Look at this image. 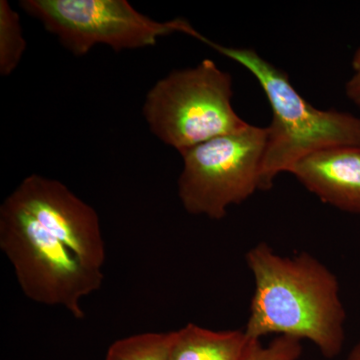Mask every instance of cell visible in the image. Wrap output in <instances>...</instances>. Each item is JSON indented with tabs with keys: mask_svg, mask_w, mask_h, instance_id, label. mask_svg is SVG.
Segmentation results:
<instances>
[{
	"mask_svg": "<svg viewBox=\"0 0 360 360\" xmlns=\"http://www.w3.org/2000/svg\"><path fill=\"white\" fill-rule=\"evenodd\" d=\"M8 198L87 266L103 270L106 252L98 214L63 182L32 174Z\"/></svg>",
	"mask_w": 360,
	"mask_h": 360,
	"instance_id": "obj_7",
	"label": "cell"
},
{
	"mask_svg": "<svg viewBox=\"0 0 360 360\" xmlns=\"http://www.w3.org/2000/svg\"><path fill=\"white\" fill-rule=\"evenodd\" d=\"M0 248L30 300L84 319L80 302L101 290L103 270L87 266L8 196L0 207Z\"/></svg>",
	"mask_w": 360,
	"mask_h": 360,
	"instance_id": "obj_4",
	"label": "cell"
},
{
	"mask_svg": "<svg viewBox=\"0 0 360 360\" xmlns=\"http://www.w3.org/2000/svg\"><path fill=\"white\" fill-rule=\"evenodd\" d=\"M232 77L212 59L174 70L148 92L144 118L150 131L179 153L250 123L232 106Z\"/></svg>",
	"mask_w": 360,
	"mask_h": 360,
	"instance_id": "obj_3",
	"label": "cell"
},
{
	"mask_svg": "<svg viewBox=\"0 0 360 360\" xmlns=\"http://www.w3.org/2000/svg\"><path fill=\"white\" fill-rule=\"evenodd\" d=\"M345 92L350 101L360 110V72H356L345 85Z\"/></svg>",
	"mask_w": 360,
	"mask_h": 360,
	"instance_id": "obj_13",
	"label": "cell"
},
{
	"mask_svg": "<svg viewBox=\"0 0 360 360\" xmlns=\"http://www.w3.org/2000/svg\"><path fill=\"white\" fill-rule=\"evenodd\" d=\"M200 40L250 70L269 99L272 122L267 127L260 191L271 188L277 175L290 172L304 156L340 146L360 148V117L314 108L298 94L283 70L253 49L224 46L205 35Z\"/></svg>",
	"mask_w": 360,
	"mask_h": 360,
	"instance_id": "obj_2",
	"label": "cell"
},
{
	"mask_svg": "<svg viewBox=\"0 0 360 360\" xmlns=\"http://www.w3.org/2000/svg\"><path fill=\"white\" fill-rule=\"evenodd\" d=\"M300 341L291 336H277L267 347L258 345L248 360H297L302 352Z\"/></svg>",
	"mask_w": 360,
	"mask_h": 360,
	"instance_id": "obj_12",
	"label": "cell"
},
{
	"mask_svg": "<svg viewBox=\"0 0 360 360\" xmlns=\"http://www.w3.org/2000/svg\"><path fill=\"white\" fill-rule=\"evenodd\" d=\"M347 360H360V341L348 354Z\"/></svg>",
	"mask_w": 360,
	"mask_h": 360,
	"instance_id": "obj_14",
	"label": "cell"
},
{
	"mask_svg": "<svg viewBox=\"0 0 360 360\" xmlns=\"http://www.w3.org/2000/svg\"><path fill=\"white\" fill-rule=\"evenodd\" d=\"M20 6L77 56H85L96 45L122 51L153 46L172 33L196 39L200 35L184 18L160 22L127 0H22Z\"/></svg>",
	"mask_w": 360,
	"mask_h": 360,
	"instance_id": "obj_6",
	"label": "cell"
},
{
	"mask_svg": "<svg viewBox=\"0 0 360 360\" xmlns=\"http://www.w3.org/2000/svg\"><path fill=\"white\" fill-rule=\"evenodd\" d=\"M259 345L245 330L214 331L188 323L172 331L168 360H248Z\"/></svg>",
	"mask_w": 360,
	"mask_h": 360,
	"instance_id": "obj_9",
	"label": "cell"
},
{
	"mask_svg": "<svg viewBox=\"0 0 360 360\" xmlns=\"http://www.w3.org/2000/svg\"><path fill=\"white\" fill-rule=\"evenodd\" d=\"M288 172L324 203L360 214V148L322 149L298 160Z\"/></svg>",
	"mask_w": 360,
	"mask_h": 360,
	"instance_id": "obj_8",
	"label": "cell"
},
{
	"mask_svg": "<svg viewBox=\"0 0 360 360\" xmlns=\"http://www.w3.org/2000/svg\"><path fill=\"white\" fill-rule=\"evenodd\" d=\"M172 333H146L115 341L105 360H168Z\"/></svg>",
	"mask_w": 360,
	"mask_h": 360,
	"instance_id": "obj_10",
	"label": "cell"
},
{
	"mask_svg": "<svg viewBox=\"0 0 360 360\" xmlns=\"http://www.w3.org/2000/svg\"><path fill=\"white\" fill-rule=\"evenodd\" d=\"M245 260L255 284L246 335L309 340L326 359L338 356L347 314L333 272L309 253L284 257L264 243L253 246Z\"/></svg>",
	"mask_w": 360,
	"mask_h": 360,
	"instance_id": "obj_1",
	"label": "cell"
},
{
	"mask_svg": "<svg viewBox=\"0 0 360 360\" xmlns=\"http://www.w3.org/2000/svg\"><path fill=\"white\" fill-rule=\"evenodd\" d=\"M26 49L20 14L7 0L0 1V75L8 77L20 65Z\"/></svg>",
	"mask_w": 360,
	"mask_h": 360,
	"instance_id": "obj_11",
	"label": "cell"
},
{
	"mask_svg": "<svg viewBox=\"0 0 360 360\" xmlns=\"http://www.w3.org/2000/svg\"><path fill=\"white\" fill-rule=\"evenodd\" d=\"M267 127L248 124L180 153L179 198L187 212L221 219L260 189Z\"/></svg>",
	"mask_w": 360,
	"mask_h": 360,
	"instance_id": "obj_5",
	"label": "cell"
},
{
	"mask_svg": "<svg viewBox=\"0 0 360 360\" xmlns=\"http://www.w3.org/2000/svg\"><path fill=\"white\" fill-rule=\"evenodd\" d=\"M352 65L355 72H360V47L356 51H355L354 58H352Z\"/></svg>",
	"mask_w": 360,
	"mask_h": 360,
	"instance_id": "obj_15",
	"label": "cell"
}]
</instances>
